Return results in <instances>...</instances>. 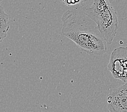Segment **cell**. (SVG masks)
<instances>
[{"label": "cell", "instance_id": "cell-1", "mask_svg": "<svg viewBox=\"0 0 127 112\" xmlns=\"http://www.w3.org/2000/svg\"><path fill=\"white\" fill-rule=\"evenodd\" d=\"M63 35L72 41L83 52L90 56L107 52V44L96 24L85 14L69 9L62 18Z\"/></svg>", "mask_w": 127, "mask_h": 112}, {"label": "cell", "instance_id": "cell-2", "mask_svg": "<svg viewBox=\"0 0 127 112\" xmlns=\"http://www.w3.org/2000/svg\"><path fill=\"white\" fill-rule=\"evenodd\" d=\"M71 9L85 14L96 24L98 30L107 45L111 44L118 29L116 10L108 0L81 1Z\"/></svg>", "mask_w": 127, "mask_h": 112}, {"label": "cell", "instance_id": "cell-3", "mask_svg": "<svg viewBox=\"0 0 127 112\" xmlns=\"http://www.w3.org/2000/svg\"><path fill=\"white\" fill-rule=\"evenodd\" d=\"M108 68L115 79L127 81V47L117 48L112 51Z\"/></svg>", "mask_w": 127, "mask_h": 112}, {"label": "cell", "instance_id": "cell-4", "mask_svg": "<svg viewBox=\"0 0 127 112\" xmlns=\"http://www.w3.org/2000/svg\"><path fill=\"white\" fill-rule=\"evenodd\" d=\"M106 102L109 112H127V81L112 89L108 94Z\"/></svg>", "mask_w": 127, "mask_h": 112}, {"label": "cell", "instance_id": "cell-5", "mask_svg": "<svg viewBox=\"0 0 127 112\" xmlns=\"http://www.w3.org/2000/svg\"><path fill=\"white\" fill-rule=\"evenodd\" d=\"M10 28L9 16L1 5H0V43L7 36V33Z\"/></svg>", "mask_w": 127, "mask_h": 112}, {"label": "cell", "instance_id": "cell-6", "mask_svg": "<svg viewBox=\"0 0 127 112\" xmlns=\"http://www.w3.org/2000/svg\"><path fill=\"white\" fill-rule=\"evenodd\" d=\"M81 1L79 0V1H76V0H71V1H63V2L66 5H67L68 7L72 8L76 6L78 4H79Z\"/></svg>", "mask_w": 127, "mask_h": 112}, {"label": "cell", "instance_id": "cell-7", "mask_svg": "<svg viewBox=\"0 0 127 112\" xmlns=\"http://www.w3.org/2000/svg\"><path fill=\"white\" fill-rule=\"evenodd\" d=\"M2 2V1H1V0H0V2Z\"/></svg>", "mask_w": 127, "mask_h": 112}]
</instances>
